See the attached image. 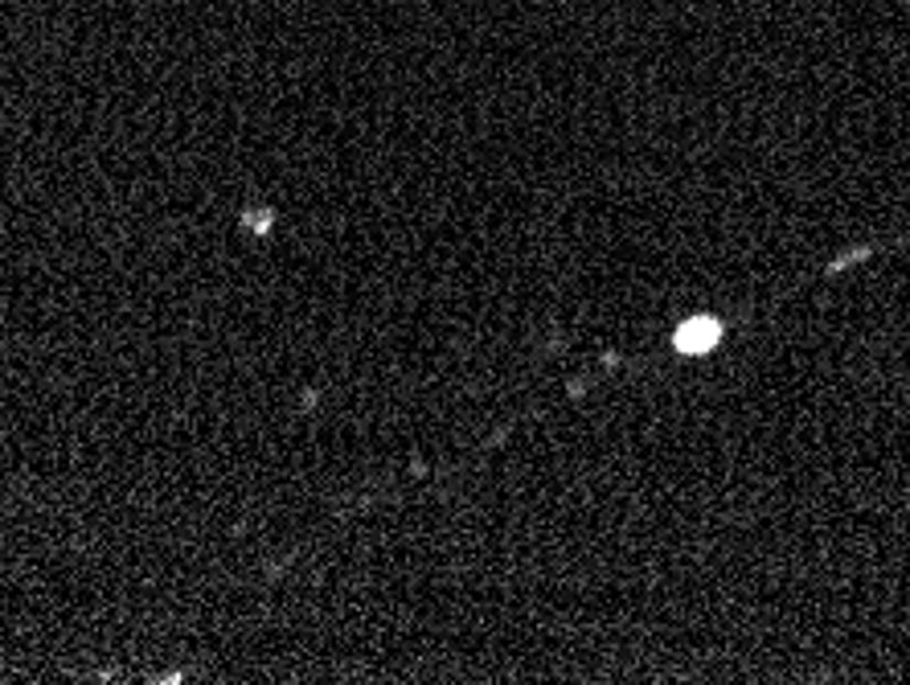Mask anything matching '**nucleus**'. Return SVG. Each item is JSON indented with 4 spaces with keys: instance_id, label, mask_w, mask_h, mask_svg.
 <instances>
[{
    "instance_id": "obj_1",
    "label": "nucleus",
    "mask_w": 910,
    "mask_h": 685,
    "mask_svg": "<svg viewBox=\"0 0 910 685\" xmlns=\"http://www.w3.org/2000/svg\"><path fill=\"white\" fill-rule=\"evenodd\" d=\"M718 336H722V324L709 321V317H694V321L677 333V350H685V353L714 350V341H718Z\"/></svg>"
}]
</instances>
